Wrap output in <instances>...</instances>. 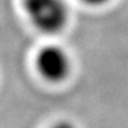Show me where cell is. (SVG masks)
I'll return each mask as SVG.
<instances>
[{
  "mask_svg": "<svg viewBox=\"0 0 128 128\" xmlns=\"http://www.w3.org/2000/svg\"><path fill=\"white\" fill-rule=\"evenodd\" d=\"M24 8L32 25L44 34H57L68 21L64 0H24Z\"/></svg>",
  "mask_w": 128,
  "mask_h": 128,
  "instance_id": "cell-1",
  "label": "cell"
},
{
  "mask_svg": "<svg viewBox=\"0 0 128 128\" xmlns=\"http://www.w3.org/2000/svg\"><path fill=\"white\" fill-rule=\"evenodd\" d=\"M36 67L45 80L58 84L68 77L71 72V60L61 46L48 45L39 51Z\"/></svg>",
  "mask_w": 128,
  "mask_h": 128,
  "instance_id": "cell-2",
  "label": "cell"
},
{
  "mask_svg": "<svg viewBox=\"0 0 128 128\" xmlns=\"http://www.w3.org/2000/svg\"><path fill=\"white\" fill-rule=\"evenodd\" d=\"M51 128H76V127L68 121H60L56 124H54Z\"/></svg>",
  "mask_w": 128,
  "mask_h": 128,
  "instance_id": "cell-4",
  "label": "cell"
},
{
  "mask_svg": "<svg viewBox=\"0 0 128 128\" xmlns=\"http://www.w3.org/2000/svg\"><path fill=\"white\" fill-rule=\"evenodd\" d=\"M82 1L86 2L87 5H91V6H102L111 0H82Z\"/></svg>",
  "mask_w": 128,
  "mask_h": 128,
  "instance_id": "cell-3",
  "label": "cell"
}]
</instances>
